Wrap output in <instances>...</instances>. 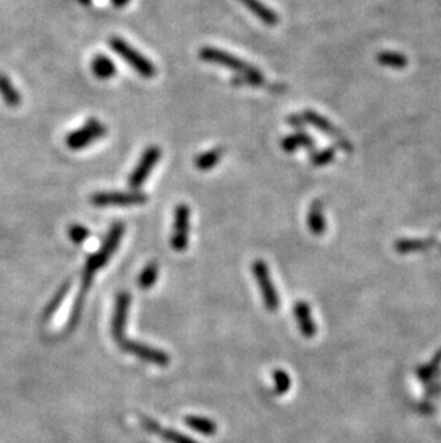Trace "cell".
Returning <instances> with one entry per match:
<instances>
[{"label": "cell", "instance_id": "1", "mask_svg": "<svg viewBox=\"0 0 441 443\" xmlns=\"http://www.w3.org/2000/svg\"><path fill=\"white\" fill-rule=\"evenodd\" d=\"M124 234H125V226L122 223H115L112 227L109 229L100 248L88 258V262H86L85 269H84V274H82L81 290L78 293V297H77L75 303H73V309L70 312V317L67 321L69 330H72L78 324V321L82 316L85 297H86V294L92 285L95 274L107 264V262L110 260V257L114 255V252L119 247Z\"/></svg>", "mask_w": 441, "mask_h": 443}, {"label": "cell", "instance_id": "2", "mask_svg": "<svg viewBox=\"0 0 441 443\" xmlns=\"http://www.w3.org/2000/svg\"><path fill=\"white\" fill-rule=\"evenodd\" d=\"M199 58L204 62L220 65V66H224V68L238 73L239 77H242V79H241L242 84H246L251 86H261L265 82L264 75L255 66L246 63L245 60H242V59L237 58L235 55H231L230 52H225L223 49L205 46L199 51Z\"/></svg>", "mask_w": 441, "mask_h": 443}, {"label": "cell", "instance_id": "3", "mask_svg": "<svg viewBox=\"0 0 441 443\" xmlns=\"http://www.w3.org/2000/svg\"><path fill=\"white\" fill-rule=\"evenodd\" d=\"M109 46L115 53H118L128 65L132 66V69L139 73L140 77L151 79L157 75V66L150 60L146 59L139 51H136L133 46H131L126 41L118 36L109 39Z\"/></svg>", "mask_w": 441, "mask_h": 443}, {"label": "cell", "instance_id": "4", "mask_svg": "<svg viewBox=\"0 0 441 443\" xmlns=\"http://www.w3.org/2000/svg\"><path fill=\"white\" fill-rule=\"evenodd\" d=\"M106 134V127L99 120L91 118L79 129L70 132L66 136V145L72 151H81L93 142L102 139Z\"/></svg>", "mask_w": 441, "mask_h": 443}, {"label": "cell", "instance_id": "5", "mask_svg": "<svg viewBox=\"0 0 441 443\" xmlns=\"http://www.w3.org/2000/svg\"><path fill=\"white\" fill-rule=\"evenodd\" d=\"M148 201V195L139 191H100L91 197L95 207H136Z\"/></svg>", "mask_w": 441, "mask_h": 443}, {"label": "cell", "instance_id": "6", "mask_svg": "<svg viewBox=\"0 0 441 443\" xmlns=\"http://www.w3.org/2000/svg\"><path fill=\"white\" fill-rule=\"evenodd\" d=\"M191 210L188 204H178L173 211V230L171 236V247L175 251H185L190 244Z\"/></svg>", "mask_w": 441, "mask_h": 443}, {"label": "cell", "instance_id": "7", "mask_svg": "<svg viewBox=\"0 0 441 443\" xmlns=\"http://www.w3.org/2000/svg\"><path fill=\"white\" fill-rule=\"evenodd\" d=\"M252 274L260 285V291L263 294V300L268 312H277L279 309V295L275 290V285L272 283L270 269L267 263L263 260H255L252 263Z\"/></svg>", "mask_w": 441, "mask_h": 443}, {"label": "cell", "instance_id": "8", "mask_svg": "<svg viewBox=\"0 0 441 443\" xmlns=\"http://www.w3.org/2000/svg\"><path fill=\"white\" fill-rule=\"evenodd\" d=\"M161 148L158 145H150L146 150L143 151L139 162L136 164V167L133 168L132 174L129 175V179H128V184L129 187L136 191L139 190L145 181L148 179V176L151 175L152 169L157 167L158 161L161 160Z\"/></svg>", "mask_w": 441, "mask_h": 443}, {"label": "cell", "instance_id": "9", "mask_svg": "<svg viewBox=\"0 0 441 443\" xmlns=\"http://www.w3.org/2000/svg\"><path fill=\"white\" fill-rule=\"evenodd\" d=\"M119 347L129 353V354H133L135 357L143 360V361H148V363H154V364H158L161 367H165L169 364V356L168 353L159 350V349H155V347H151V346H146V345H142L139 342H133V340H128L126 338L122 339L119 343Z\"/></svg>", "mask_w": 441, "mask_h": 443}, {"label": "cell", "instance_id": "10", "mask_svg": "<svg viewBox=\"0 0 441 443\" xmlns=\"http://www.w3.org/2000/svg\"><path fill=\"white\" fill-rule=\"evenodd\" d=\"M303 117H304L307 124H310L311 127L317 128L318 131L327 134L329 138L336 139L337 145L341 148V150H344L345 153H351L353 151V145L350 143V141L336 128V125L331 124L327 118H324L322 115H320L318 113H315V110H312V109L304 110Z\"/></svg>", "mask_w": 441, "mask_h": 443}, {"label": "cell", "instance_id": "11", "mask_svg": "<svg viewBox=\"0 0 441 443\" xmlns=\"http://www.w3.org/2000/svg\"><path fill=\"white\" fill-rule=\"evenodd\" d=\"M129 306H131V294L125 291L119 293L117 295L115 312L112 317V336L118 343L122 339H125V327H126Z\"/></svg>", "mask_w": 441, "mask_h": 443}, {"label": "cell", "instance_id": "12", "mask_svg": "<svg viewBox=\"0 0 441 443\" xmlns=\"http://www.w3.org/2000/svg\"><path fill=\"white\" fill-rule=\"evenodd\" d=\"M294 314H296L301 335L307 339H312L317 335V326L311 316L310 306L305 302H297L296 306H294Z\"/></svg>", "mask_w": 441, "mask_h": 443}, {"label": "cell", "instance_id": "13", "mask_svg": "<svg viewBox=\"0 0 441 443\" xmlns=\"http://www.w3.org/2000/svg\"><path fill=\"white\" fill-rule=\"evenodd\" d=\"M252 15L258 18L267 26H275L279 22V16L267 5H264L261 0H238Z\"/></svg>", "mask_w": 441, "mask_h": 443}, {"label": "cell", "instance_id": "14", "mask_svg": "<svg viewBox=\"0 0 441 443\" xmlns=\"http://www.w3.org/2000/svg\"><path fill=\"white\" fill-rule=\"evenodd\" d=\"M307 226L308 230L314 234V236H322L327 230V221H325V215H324V208L321 201H314L310 205L308 210V215H307Z\"/></svg>", "mask_w": 441, "mask_h": 443}, {"label": "cell", "instance_id": "15", "mask_svg": "<svg viewBox=\"0 0 441 443\" xmlns=\"http://www.w3.org/2000/svg\"><path fill=\"white\" fill-rule=\"evenodd\" d=\"M91 68H92V73L93 75L100 79V81H107L110 78H114L117 75V65L115 62L107 58L106 55H96L93 59H92V63H91Z\"/></svg>", "mask_w": 441, "mask_h": 443}, {"label": "cell", "instance_id": "16", "mask_svg": "<svg viewBox=\"0 0 441 443\" xmlns=\"http://www.w3.org/2000/svg\"><path fill=\"white\" fill-rule=\"evenodd\" d=\"M0 96L4 98L5 103L11 108H16L22 103V96L18 88L6 75H4V73H0Z\"/></svg>", "mask_w": 441, "mask_h": 443}, {"label": "cell", "instance_id": "17", "mask_svg": "<svg viewBox=\"0 0 441 443\" xmlns=\"http://www.w3.org/2000/svg\"><path fill=\"white\" fill-rule=\"evenodd\" d=\"M223 157H224L223 148H213V150H209L197 155L194 160V165L199 171H209L218 165V162Z\"/></svg>", "mask_w": 441, "mask_h": 443}, {"label": "cell", "instance_id": "18", "mask_svg": "<svg viewBox=\"0 0 441 443\" xmlns=\"http://www.w3.org/2000/svg\"><path fill=\"white\" fill-rule=\"evenodd\" d=\"M69 290H70V281H66V283H63V284L59 287V290L55 293L52 300L48 303L45 312H44V320H45V321H48L49 319H52V317L56 314V312L60 309L62 303L65 302Z\"/></svg>", "mask_w": 441, "mask_h": 443}, {"label": "cell", "instance_id": "19", "mask_svg": "<svg viewBox=\"0 0 441 443\" xmlns=\"http://www.w3.org/2000/svg\"><path fill=\"white\" fill-rule=\"evenodd\" d=\"M377 62L393 69H404L409 65V59L406 55L393 51H384L377 53Z\"/></svg>", "mask_w": 441, "mask_h": 443}, {"label": "cell", "instance_id": "20", "mask_svg": "<svg viewBox=\"0 0 441 443\" xmlns=\"http://www.w3.org/2000/svg\"><path fill=\"white\" fill-rule=\"evenodd\" d=\"M185 423L195 432H199L205 436H213L218 430L216 423L213 420L202 416H187Z\"/></svg>", "mask_w": 441, "mask_h": 443}, {"label": "cell", "instance_id": "21", "mask_svg": "<svg viewBox=\"0 0 441 443\" xmlns=\"http://www.w3.org/2000/svg\"><path fill=\"white\" fill-rule=\"evenodd\" d=\"M158 274H159V267H158V264H157L155 262H151L148 266H146V267L142 270V273H140V276H139V278H138V285H139V288L148 290V288L154 287V284H155L157 280H158Z\"/></svg>", "mask_w": 441, "mask_h": 443}, {"label": "cell", "instance_id": "22", "mask_svg": "<svg viewBox=\"0 0 441 443\" xmlns=\"http://www.w3.org/2000/svg\"><path fill=\"white\" fill-rule=\"evenodd\" d=\"M433 243L427 240H398L395 243V250L400 254H407V252H414V251H421L427 247H430Z\"/></svg>", "mask_w": 441, "mask_h": 443}, {"label": "cell", "instance_id": "23", "mask_svg": "<svg viewBox=\"0 0 441 443\" xmlns=\"http://www.w3.org/2000/svg\"><path fill=\"white\" fill-rule=\"evenodd\" d=\"M336 158V148L334 146H328L324 148L321 151H315L311 154L310 161L314 167H325L328 164H331Z\"/></svg>", "mask_w": 441, "mask_h": 443}, {"label": "cell", "instance_id": "24", "mask_svg": "<svg viewBox=\"0 0 441 443\" xmlns=\"http://www.w3.org/2000/svg\"><path fill=\"white\" fill-rule=\"evenodd\" d=\"M157 435H159L162 439H165L168 443H198L197 440H194L192 437L183 435L178 430L173 429H165V428H159V430L157 432Z\"/></svg>", "mask_w": 441, "mask_h": 443}, {"label": "cell", "instance_id": "25", "mask_svg": "<svg viewBox=\"0 0 441 443\" xmlns=\"http://www.w3.org/2000/svg\"><path fill=\"white\" fill-rule=\"evenodd\" d=\"M67 236H69V238H70L72 243H75V244H84V243L89 238L91 231H89L85 226H82V224H73V226L69 227Z\"/></svg>", "mask_w": 441, "mask_h": 443}, {"label": "cell", "instance_id": "26", "mask_svg": "<svg viewBox=\"0 0 441 443\" xmlns=\"http://www.w3.org/2000/svg\"><path fill=\"white\" fill-rule=\"evenodd\" d=\"M272 379H274V386H275V392L278 394H284L289 390L291 387V378L288 376L287 372L281 371V368H278V371H275L272 373Z\"/></svg>", "mask_w": 441, "mask_h": 443}, {"label": "cell", "instance_id": "27", "mask_svg": "<svg viewBox=\"0 0 441 443\" xmlns=\"http://www.w3.org/2000/svg\"><path fill=\"white\" fill-rule=\"evenodd\" d=\"M281 146L285 153H296L298 148H303L300 132L296 131L291 135H287L281 139Z\"/></svg>", "mask_w": 441, "mask_h": 443}, {"label": "cell", "instance_id": "28", "mask_svg": "<svg viewBox=\"0 0 441 443\" xmlns=\"http://www.w3.org/2000/svg\"><path fill=\"white\" fill-rule=\"evenodd\" d=\"M287 121H288V124H289L292 128H296L297 131H298V129H303L304 124H307L305 120H304V117H303V114H292V115L288 117Z\"/></svg>", "mask_w": 441, "mask_h": 443}, {"label": "cell", "instance_id": "29", "mask_svg": "<svg viewBox=\"0 0 441 443\" xmlns=\"http://www.w3.org/2000/svg\"><path fill=\"white\" fill-rule=\"evenodd\" d=\"M110 2H112V5L115 8H125L131 2V0H110Z\"/></svg>", "mask_w": 441, "mask_h": 443}, {"label": "cell", "instance_id": "30", "mask_svg": "<svg viewBox=\"0 0 441 443\" xmlns=\"http://www.w3.org/2000/svg\"><path fill=\"white\" fill-rule=\"evenodd\" d=\"M79 2H81L82 5H85V6H88V5L92 4V0H79Z\"/></svg>", "mask_w": 441, "mask_h": 443}]
</instances>
